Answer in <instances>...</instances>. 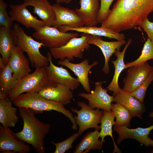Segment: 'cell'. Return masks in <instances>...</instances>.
Returning a JSON list of instances; mask_svg holds the SVG:
<instances>
[{"mask_svg": "<svg viewBox=\"0 0 153 153\" xmlns=\"http://www.w3.org/2000/svg\"><path fill=\"white\" fill-rule=\"evenodd\" d=\"M153 12V0H117L101 27L120 33L139 26Z\"/></svg>", "mask_w": 153, "mask_h": 153, "instance_id": "cell-1", "label": "cell"}, {"mask_svg": "<svg viewBox=\"0 0 153 153\" xmlns=\"http://www.w3.org/2000/svg\"><path fill=\"white\" fill-rule=\"evenodd\" d=\"M19 115L23 121V129L14 134L19 140L31 144L38 153H44V139L49 132L50 125L40 121L34 111L26 108H19Z\"/></svg>", "mask_w": 153, "mask_h": 153, "instance_id": "cell-2", "label": "cell"}, {"mask_svg": "<svg viewBox=\"0 0 153 153\" xmlns=\"http://www.w3.org/2000/svg\"><path fill=\"white\" fill-rule=\"evenodd\" d=\"M12 103L19 108L26 107L33 110L35 112H42L54 110L61 113L68 117L72 124L74 130L78 128L73 114L61 103L48 100L38 93H27L21 94L12 101Z\"/></svg>", "mask_w": 153, "mask_h": 153, "instance_id": "cell-3", "label": "cell"}, {"mask_svg": "<svg viewBox=\"0 0 153 153\" xmlns=\"http://www.w3.org/2000/svg\"><path fill=\"white\" fill-rule=\"evenodd\" d=\"M13 29L17 36V46L27 54L32 66L36 68L48 65L49 61L48 57L43 55L40 51L42 46L45 47L44 44L41 42L35 41L27 35L22 28L18 24H15Z\"/></svg>", "mask_w": 153, "mask_h": 153, "instance_id": "cell-4", "label": "cell"}, {"mask_svg": "<svg viewBox=\"0 0 153 153\" xmlns=\"http://www.w3.org/2000/svg\"><path fill=\"white\" fill-rule=\"evenodd\" d=\"M80 37L71 39L66 44L59 47L49 49L52 56L56 59H67L73 60L75 58L81 59L84 51L88 49V43L90 35L82 33Z\"/></svg>", "mask_w": 153, "mask_h": 153, "instance_id": "cell-5", "label": "cell"}, {"mask_svg": "<svg viewBox=\"0 0 153 153\" xmlns=\"http://www.w3.org/2000/svg\"><path fill=\"white\" fill-rule=\"evenodd\" d=\"M48 80L44 67L35 68V71L18 80L15 88L8 95L12 101L18 96L26 93H38Z\"/></svg>", "mask_w": 153, "mask_h": 153, "instance_id": "cell-6", "label": "cell"}, {"mask_svg": "<svg viewBox=\"0 0 153 153\" xmlns=\"http://www.w3.org/2000/svg\"><path fill=\"white\" fill-rule=\"evenodd\" d=\"M79 36L77 32H64L58 28L47 26L35 31L32 34L33 37L42 42L45 47L49 49L61 47L71 39Z\"/></svg>", "mask_w": 153, "mask_h": 153, "instance_id": "cell-7", "label": "cell"}, {"mask_svg": "<svg viewBox=\"0 0 153 153\" xmlns=\"http://www.w3.org/2000/svg\"><path fill=\"white\" fill-rule=\"evenodd\" d=\"M77 103L81 108L79 110L71 108V111L76 113L77 116H74L76 123L79 126L78 133L79 136L85 130L90 128H94L99 130L100 126L99 124L103 114V110L99 109H92L87 104L83 101H78Z\"/></svg>", "mask_w": 153, "mask_h": 153, "instance_id": "cell-8", "label": "cell"}, {"mask_svg": "<svg viewBox=\"0 0 153 153\" xmlns=\"http://www.w3.org/2000/svg\"><path fill=\"white\" fill-rule=\"evenodd\" d=\"M38 93L48 100L65 105L73 97L72 90L66 86L48 79Z\"/></svg>", "mask_w": 153, "mask_h": 153, "instance_id": "cell-9", "label": "cell"}, {"mask_svg": "<svg viewBox=\"0 0 153 153\" xmlns=\"http://www.w3.org/2000/svg\"><path fill=\"white\" fill-rule=\"evenodd\" d=\"M105 82H95L94 90L88 93H80L78 95L87 100L89 106L92 109H101L103 110L112 112L111 108L112 103L113 101L114 96L109 95L107 93L108 90L102 87L103 83Z\"/></svg>", "mask_w": 153, "mask_h": 153, "instance_id": "cell-10", "label": "cell"}, {"mask_svg": "<svg viewBox=\"0 0 153 153\" xmlns=\"http://www.w3.org/2000/svg\"><path fill=\"white\" fill-rule=\"evenodd\" d=\"M153 71V67L146 61L131 66L123 80V89L131 93L137 89Z\"/></svg>", "mask_w": 153, "mask_h": 153, "instance_id": "cell-11", "label": "cell"}, {"mask_svg": "<svg viewBox=\"0 0 153 153\" xmlns=\"http://www.w3.org/2000/svg\"><path fill=\"white\" fill-rule=\"evenodd\" d=\"M49 64L44 67L48 79L63 84L72 91L78 88L80 84L77 78L73 77L67 69L62 66L58 67L52 62L50 52L47 54Z\"/></svg>", "mask_w": 153, "mask_h": 153, "instance_id": "cell-12", "label": "cell"}, {"mask_svg": "<svg viewBox=\"0 0 153 153\" xmlns=\"http://www.w3.org/2000/svg\"><path fill=\"white\" fill-rule=\"evenodd\" d=\"M30 150V147L24 141L17 139L10 128H5L0 125V153H27Z\"/></svg>", "mask_w": 153, "mask_h": 153, "instance_id": "cell-13", "label": "cell"}, {"mask_svg": "<svg viewBox=\"0 0 153 153\" xmlns=\"http://www.w3.org/2000/svg\"><path fill=\"white\" fill-rule=\"evenodd\" d=\"M113 129L118 134L117 140L118 144L124 140L132 139L146 147L153 146V140L148 137L150 131L153 129V125L148 128L138 127L135 129H130L126 126H115Z\"/></svg>", "mask_w": 153, "mask_h": 153, "instance_id": "cell-14", "label": "cell"}, {"mask_svg": "<svg viewBox=\"0 0 153 153\" xmlns=\"http://www.w3.org/2000/svg\"><path fill=\"white\" fill-rule=\"evenodd\" d=\"M24 3L10 5L9 14L12 20L16 21L27 28H32L37 31L46 25L42 20L33 16Z\"/></svg>", "mask_w": 153, "mask_h": 153, "instance_id": "cell-15", "label": "cell"}, {"mask_svg": "<svg viewBox=\"0 0 153 153\" xmlns=\"http://www.w3.org/2000/svg\"><path fill=\"white\" fill-rule=\"evenodd\" d=\"M98 63V61H96L89 64V60L87 58L79 63H72L67 59L63 60H59L58 61L59 65L67 67L73 72L77 77L80 84L88 93H90L91 90L89 73L90 69L97 65Z\"/></svg>", "mask_w": 153, "mask_h": 153, "instance_id": "cell-16", "label": "cell"}, {"mask_svg": "<svg viewBox=\"0 0 153 153\" xmlns=\"http://www.w3.org/2000/svg\"><path fill=\"white\" fill-rule=\"evenodd\" d=\"M54 10L55 21L53 27L58 28L62 26L73 28H78L84 26V23L75 10L64 7L60 4L52 5Z\"/></svg>", "mask_w": 153, "mask_h": 153, "instance_id": "cell-17", "label": "cell"}, {"mask_svg": "<svg viewBox=\"0 0 153 153\" xmlns=\"http://www.w3.org/2000/svg\"><path fill=\"white\" fill-rule=\"evenodd\" d=\"M88 44H93L99 47L104 56L105 64L102 71L106 74L110 71L109 61L110 57L114 54L117 49L120 50V48L126 43L125 40L116 41L108 42L103 40L101 36L90 35Z\"/></svg>", "mask_w": 153, "mask_h": 153, "instance_id": "cell-18", "label": "cell"}, {"mask_svg": "<svg viewBox=\"0 0 153 153\" xmlns=\"http://www.w3.org/2000/svg\"><path fill=\"white\" fill-rule=\"evenodd\" d=\"M8 63L13 76L18 80L31 71L28 59L23 51L17 46L12 51Z\"/></svg>", "mask_w": 153, "mask_h": 153, "instance_id": "cell-19", "label": "cell"}, {"mask_svg": "<svg viewBox=\"0 0 153 153\" xmlns=\"http://www.w3.org/2000/svg\"><path fill=\"white\" fill-rule=\"evenodd\" d=\"M80 7L75 10L84 26H96L100 7L99 0H80Z\"/></svg>", "mask_w": 153, "mask_h": 153, "instance_id": "cell-20", "label": "cell"}, {"mask_svg": "<svg viewBox=\"0 0 153 153\" xmlns=\"http://www.w3.org/2000/svg\"><path fill=\"white\" fill-rule=\"evenodd\" d=\"M113 102L120 103L126 108L133 118L137 116L141 119L143 114L146 111L144 103L133 97L130 92L123 89H121L114 97Z\"/></svg>", "mask_w": 153, "mask_h": 153, "instance_id": "cell-21", "label": "cell"}, {"mask_svg": "<svg viewBox=\"0 0 153 153\" xmlns=\"http://www.w3.org/2000/svg\"><path fill=\"white\" fill-rule=\"evenodd\" d=\"M17 36L12 28L0 26V57L4 64H8L11 53L17 46Z\"/></svg>", "mask_w": 153, "mask_h": 153, "instance_id": "cell-22", "label": "cell"}, {"mask_svg": "<svg viewBox=\"0 0 153 153\" xmlns=\"http://www.w3.org/2000/svg\"><path fill=\"white\" fill-rule=\"evenodd\" d=\"M27 6L33 7V13L37 14L46 25L53 26L55 16L52 5L48 0H24Z\"/></svg>", "mask_w": 153, "mask_h": 153, "instance_id": "cell-23", "label": "cell"}, {"mask_svg": "<svg viewBox=\"0 0 153 153\" xmlns=\"http://www.w3.org/2000/svg\"><path fill=\"white\" fill-rule=\"evenodd\" d=\"M58 29L60 31L66 32L69 31H75L78 32L84 33L90 35L103 36L110 39H114L117 41L125 40V37L124 33H117L109 29L101 27L86 26L78 28H73L67 26L59 27Z\"/></svg>", "mask_w": 153, "mask_h": 153, "instance_id": "cell-24", "label": "cell"}, {"mask_svg": "<svg viewBox=\"0 0 153 153\" xmlns=\"http://www.w3.org/2000/svg\"><path fill=\"white\" fill-rule=\"evenodd\" d=\"M8 96H0V122L5 128L14 127L18 121L17 109Z\"/></svg>", "mask_w": 153, "mask_h": 153, "instance_id": "cell-25", "label": "cell"}, {"mask_svg": "<svg viewBox=\"0 0 153 153\" xmlns=\"http://www.w3.org/2000/svg\"><path fill=\"white\" fill-rule=\"evenodd\" d=\"M132 41L131 39H129L122 52H120V50H116L114 54L117 57V59L115 60H111L114 67V72L112 79L107 89L108 90L113 92L114 97L121 89L118 84V78L121 72L125 69V64L124 61V55L127 49L131 43Z\"/></svg>", "mask_w": 153, "mask_h": 153, "instance_id": "cell-26", "label": "cell"}, {"mask_svg": "<svg viewBox=\"0 0 153 153\" xmlns=\"http://www.w3.org/2000/svg\"><path fill=\"white\" fill-rule=\"evenodd\" d=\"M99 130L87 133L76 146L74 153H86L91 150H101L103 142L99 140Z\"/></svg>", "mask_w": 153, "mask_h": 153, "instance_id": "cell-27", "label": "cell"}, {"mask_svg": "<svg viewBox=\"0 0 153 153\" xmlns=\"http://www.w3.org/2000/svg\"><path fill=\"white\" fill-rule=\"evenodd\" d=\"M18 82V80L13 76L8 63L5 67L0 69V96H8Z\"/></svg>", "mask_w": 153, "mask_h": 153, "instance_id": "cell-28", "label": "cell"}, {"mask_svg": "<svg viewBox=\"0 0 153 153\" xmlns=\"http://www.w3.org/2000/svg\"><path fill=\"white\" fill-rule=\"evenodd\" d=\"M115 116L112 112L103 110L100 123L101 131L99 132V136L101 138V140L103 142L105 141V137L107 136H110L113 140L114 146L113 153H120L121 152L115 143L112 135V128L115 123Z\"/></svg>", "mask_w": 153, "mask_h": 153, "instance_id": "cell-29", "label": "cell"}, {"mask_svg": "<svg viewBox=\"0 0 153 153\" xmlns=\"http://www.w3.org/2000/svg\"><path fill=\"white\" fill-rule=\"evenodd\" d=\"M112 112L116 118L114 126H124L130 127L131 119L133 118L129 110L118 103H112Z\"/></svg>", "mask_w": 153, "mask_h": 153, "instance_id": "cell-30", "label": "cell"}, {"mask_svg": "<svg viewBox=\"0 0 153 153\" xmlns=\"http://www.w3.org/2000/svg\"><path fill=\"white\" fill-rule=\"evenodd\" d=\"M151 59H153V42L148 38L144 44L141 55L136 60L126 64L125 69L143 63Z\"/></svg>", "mask_w": 153, "mask_h": 153, "instance_id": "cell-31", "label": "cell"}, {"mask_svg": "<svg viewBox=\"0 0 153 153\" xmlns=\"http://www.w3.org/2000/svg\"><path fill=\"white\" fill-rule=\"evenodd\" d=\"M153 81V71L135 90L131 93V95L141 102L143 103L148 88Z\"/></svg>", "mask_w": 153, "mask_h": 153, "instance_id": "cell-32", "label": "cell"}, {"mask_svg": "<svg viewBox=\"0 0 153 153\" xmlns=\"http://www.w3.org/2000/svg\"><path fill=\"white\" fill-rule=\"evenodd\" d=\"M79 135L77 133L73 134L65 140L59 143L52 141L51 143L55 146V150L54 153H64L73 147L72 144Z\"/></svg>", "mask_w": 153, "mask_h": 153, "instance_id": "cell-33", "label": "cell"}, {"mask_svg": "<svg viewBox=\"0 0 153 153\" xmlns=\"http://www.w3.org/2000/svg\"><path fill=\"white\" fill-rule=\"evenodd\" d=\"M8 6L3 0H0V26L11 28L13 21L7 11Z\"/></svg>", "mask_w": 153, "mask_h": 153, "instance_id": "cell-34", "label": "cell"}, {"mask_svg": "<svg viewBox=\"0 0 153 153\" xmlns=\"http://www.w3.org/2000/svg\"><path fill=\"white\" fill-rule=\"evenodd\" d=\"M114 0H100V7L97 18L98 24H101L107 17L110 7Z\"/></svg>", "mask_w": 153, "mask_h": 153, "instance_id": "cell-35", "label": "cell"}, {"mask_svg": "<svg viewBox=\"0 0 153 153\" xmlns=\"http://www.w3.org/2000/svg\"><path fill=\"white\" fill-rule=\"evenodd\" d=\"M146 33L148 38L153 42V22L146 18L139 26Z\"/></svg>", "mask_w": 153, "mask_h": 153, "instance_id": "cell-36", "label": "cell"}, {"mask_svg": "<svg viewBox=\"0 0 153 153\" xmlns=\"http://www.w3.org/2000/svg\"><path fill=\"white\" fill-rule=\"evenodd\" d=\"M57 3H64L68 4L70 3L72 0H56Z\"/></svg>", "mask_w": 153, "mask_h": 153, "instance_id": "cell-37", "label": "cell"}, {"mask_svg": "<svg viewBox=\"0 0 153 153\" xmlns=\"http://www.w3.org/2000/svg\"><path fill=\"white\" fill-rule=\"evenodd\" d=\"M149 117L153 118V111L150 113L149 114Z\"/></svg>", "mask_w": 153, "mask_h": 153, "instance_id": "cell-38", "label": "cell"}, {"mask_svg": "<svg viewBox=\"0 0 153 153\" xmlns=\"http://www.w3.org/2000/svg\"><path fill=\"white\" fill-rule=\"evenodd\" d=\"M152 153H153V149L151 152Z\"/></svg>", "mask_w": 153, "mask_h": 153, "instance_id": "cell-39", "label": "cell"}]
</instances>
